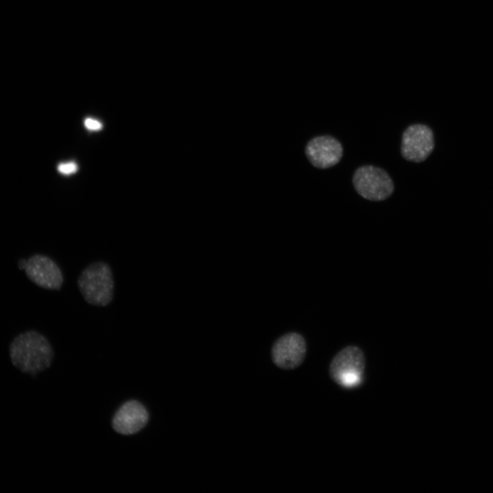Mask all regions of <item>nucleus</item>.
Returning a JSON list of instances; mask_svg holds the SVG:
<instances>
[{"label":"nucleus","instance_id":"nucleus-1","mask_svg":"<svg viewBox=\"0 0 493 493\" xmlns=\"http://www.w3.org/2000/svg\"><path fill=\"white\" fill-rule=\"evenodd\" d=\"M9 355L14 367L31 375L48 368L54 357L49 340L35 330H29L16 336L10 345Z\"/></svg>","mask_w":493,"mask_h":493},{"label":"nucleus","instance_id":"nucleus-2","mask_svg":"<svg viewBox=\"0 0 493 493\" xmlns=\"http://www.w3.org/2000/svg\"><path fill=\"white\" fill-rule=\"evenodd\" d=\"M78 289L89 304L105 307L114 297V281L110 265L97 261L87 266L77 281Z\"/></svg>","mask_w":493,"mask_h":493},{"label":"nucleus","instance_id":"nucleus-3","mask_svg":"<svg viewBox=\"0 0 493 493\" xmlns=\"http://www.w3.org/2000/svg\"><path fill=\"white\" fill-rule=\"evenodd\" d=\"M366 360L363 351L355 346H348L332 359L329 374L338 385L346 388H355L362 383Z\"/></svg>","mask_w":493,"mask_h":493},{"label":"nucleus","instance_id":"nucleus-4","mask_svg":"<svg viewBox=\"0 0 493 493\" xmlns=\"http://www.w3.org/2000/svg\"><path fill=\"white\" fill-rule=\"evenodd\" d=\"M353 184L359 195L374 201L388 199L394 189L393 181L388 173L372 165L357 168L353 176Z\"/></svg>","mask_w":493,"mask_h":493},{"label":"nucleus","instance_id":"nucleus-5","mask_svg":"<svg viewBox=\"0 0 493 493\" xmlns=\"http://www.w3.org/2000/svg\"><path fill=\"white\" fill-rule=\"evenodd\" d=\"M18 266L25 270L31 281L40 288L60 290L62 286L64 277L60 268L47 255L35 254L27 260L22 259Z\"/></svg>","mask_w":493,"mask_h":493},{"label":"nucleus","instance_id":"nucleus-6","mask_svg":"<svg viewBox=\"0 0 493 493\" xmlns=\"http://www.w3.org/2000/svg\"><path fill=\"white\" fill-rule=\"evenodd\" d=\"M433 148V134L427 125H412L402 134L401 152L407 161L422 162L427 159Z\"/></svg>","mask_w":493,"mask_h":493},{"label":"nucleus","instance_id":"nucleus-7","mask_svg":"<svg viewBox=\"0 0 493 493\" xmlns=\"http://www.w3.org/2000/svg\"><path fill=\"white\" fill-rule=\"evenodd\" d=\"M306 354V343L299 333H287L279 338L272 349L274 363L279 368L294 369L301 364Z\"/></svg>","mask_w":493,"mask_h":493},{"label":"nucleus","instance_id":"nucleus-8","mask_svg":"<svg viewBox=\"0 0 493 493\" xmlns=\"http://www.w3.org/2000/svg\"><path fill=\"white\" fill-rule=\"evenodd\" d=\"M305 154L310 163L318 168L325 169L337 164L343 155L341 143L331 136H320L310 140L306 145Z\"/></svg>","mask_w":493,"mask_h":493},{"label":"nucleus","instance_id":"nucleus-9","mask_svg":"<svg viewBox=\"0 0 493 493\" xmlns=\"http://www.w3.org/2000/svg\"><path fill=\"white\" fill-rule=\"evenodd\" d=\"M149 420L145 407L136 400L124 403L112 418V427L122 435H131L140 431Z\"/></svg>","mask_w":493,"mask_h":493},{"label":"nucleus","instance_id":"nucleus-10","mask_svg":"<svg viewBox=\"0 0 493 493\" xmlns=\"http://www.w3.org/2000/svg\"><path fill=\"white\" fill-rule=\"evenodd\" d=\"M77 165L73 162L62 164L58 166V170L63 174H71L77 170Z\"/></svg>","mask_w":493,"mask_h":493},{"label":"nucleus","instance_id":"nucleus-11","mask_svg":"<svg viewBox=\"0 0 493 493\" xmlns=\"http://www.w3.org/2000/svg\"><path fill=\"white\" fill-rule=\"evenodd\" d=\"M84 123L86 127L90 130H99L102 127L101 123L92 118H86Z\"/></svg>","mask_w":493,"mask_h":493}]
</instances>
